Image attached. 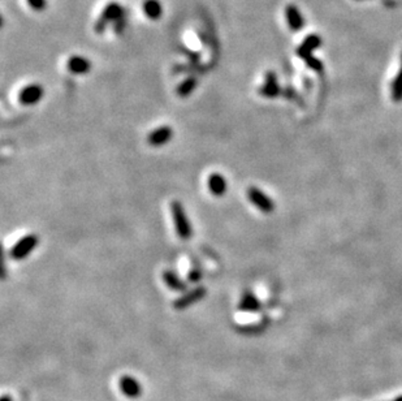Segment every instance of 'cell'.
I'll use <instances>...</instances> for the list:
<instances>
[{"label": "cell", "mask_w": 402, "mask_h": 401, "mask_svg": "<svg viewBox=\"0 0 402 401\" xmlns=\"http://www.w3.org/2000/svg\"><path fill=\"white\" fill-rule=\"evenodd\" d=\"M239 308L241 310H245V312H255V310L260 308V304L255 296H253L251 293H245L242 296Z\"/></svg>", "instance_id": "15"}, {"label": "cell", "mask_w": 402, "mask_h": 401, "mask_svg": "<svg viewBox=\"0 0 402 401\" xmlns=\"http://www.w3.org/2000/svg\"><path fill=\"white\" fill-rule=\"evenodd\" d=\"M44 90L38 83H30L20 91L19 101L25 106L37 105L40 99L43 98Z\"/></svg>", "instance_id": "4"}, {"label": "cell", "mask_w": 402, "mask_h": 401, "mask_svg": "<svg viewBox=\"0 0 402 401\" xmlns=\"http://www.w3.org/2000/svg\"><path fill=\"white\" fill-rule=\"evenodd\" d=\"M38 242H39V240H38V237L35 235L24 236L10 250L11 258L15 261L25 260L26 257L30 256L31 252L37 247Z\"/></svg>", "instance_id": "2"}, {"label": "cell", "mask_w": 402, "mask_h": 401, "mask_svg": "<svg viewBox=\"0 0 402 401\" xmlns=\"http://www.w3.org/2000/svg\"><path fill=\"white\" fill-rule=\"evenodd\" d=\"M319 44H320V38L316 37V35H310L309 38L305 39L302 46L298 48V56H301L303 59H306V58L311 56L310 54L313 53L314 49L318 48Z\"/></svg>", "instance_id": "13"}, {"label": "cell", "mask_w": 402, "mask_h": 401, "mask_svg": "<svg viewBox=\"0 0 402 401\" xmlns=\"http://www.w3.org/2000/svg\"><path fill=\"white\" fill-rule=\"evenodd\" d=\"M201 279L202 272L199 270H192L189 274V281H192V283H198V281H201Z\"/></svg>", "instance_id": "22"}, {"label": "cell", "mask_w": 402, "mask_h": 401, "mask_svg": "<svg viewBox=\"0 0 402 401\" xmlns=\"http://www.w3.org/2000/svg\"><path fill=\"white\" fill-rule=\"evenodd\" d=\"M306 63L310 68L315 69V71L322 69V64H320V62H319V60H316L315 58H313V56H309V58H306Z\"/></svg>", "instance_id": "21"}, {"label": "cell", "mask_w": 402, "mask_h": 401, "mask_svg": "<svg viewBox=\"0 0 402 401\" xmlns=\"http://www.w3.org/2000/svg\"><path fill=\"white\" fill-rule=\"evenodd\" d=\"M67 65H68L69 72L75 74H86L91 69V63L82 56H72Z\"/></svg>", "instance_id": "9"}, {"label": "cell", "mask_w": 402, "mask_h": 401, "mask_svg": "<svg viewBox=\"0 0 402 401\" xmlns=\"http://www.w3.org/2000/svg\"><path fill=\"white\" fill-rule=\"evenodd\" d=\"M392 98L393 101H396V102L402 101V69L399 71L398 76H397V78L394 80V82H393Z\"/></svg>", "instance_id": "17"}, {"label": "cell", "mask_w": 402, "mask_h": 401, "mask_svg": "<svg viewBox=\"0 0 402 401\" xmlns=\"http://www.w3.org/2000/svg\"><path fill=\"white\" fill-rule=\"evenodd\" d=\"M142 10L150 20H159L163 13V7L159 0H145L142 4Z\"/></svg>", "instance_id": "11"}, {"label": "cell", "mask_w": 402, "mask_h": 401, "mask_svg": "<svg viewBox=\"0 0 402 401\" xmlns=\"http://www.w3.org/2000/svg\"><path fill=\"white\" fill-rule=\"evenodd\" d=\"M246 195H248L249 201L254 206L257 207L258 210H260L263 214H271L275 210V204L273 201L264 193L260 190L257 186H250L246 190Z\"/></svg>", "instance_id": "3"}, {"label": "cell", "mask_w": 402, "mask_h": 401, "mask_svg": "<svg viewBox=\"0 0 402 401\" xmlns=\"http://www.w3.org/2000/svg\"><path fill=\"white\" fill-rule=\"evenodd\" d=\"M113 30L118 33V34H121L123 31H124L125 26H127V19H125V16H123V17H120V19H118L116 21H113Z\"/></svg>", "instance_id": "20"}, {"label": "cell", "mask_w": 402, "mask_h": 401, "mask_svg": "<svg viewBox=\"0 0 402 401\" xmlns=\"http://www.w3.org/2000/svg\"><path fill=\"white\" fill-rule=\"evenodd\" d=\"M28 3L35 11H44L47 7V0H28Z\"/></svg>", "instance_id": "19"}, {"label": "cell", "mask_w": 402, "mask_h": 401, "mask_svg": "<svg viewBox=\"0 0 402 401\" xmlns=\"http://www.w3.org/2000/svg\"><path fill=\"white\" fill-rule=\"evenodd\" d=\"M285 16H286V21H288L289 28H291L292 30H300V29L303 26L302 16H301L297 7L293 6V4L286 7V10H285Z\"/></svg>", "instance_id": "10"}, {"label": "cell", "mask_w": 402, "mask_h": 401, "mask_svg": "<svg viewBox=\"0 0 402 401\" xmlns=\"http://www.w3.org/2000/svg\"><path fill=\"white\" fill-rule=\"evenodd\" d=\"M206 296V288L204 287H198L195 289L190 290L186 294H184L183 297H180L179 299L175 301V308L176 309H185L188 306H190L192 304L197 303V301H201L203 297Z\"/></svg>", "instance_id": "7"}, {"label": "cell", "mask_w": 402, "mask_h": 401, "mask_svg": "<svg viewBox=\"0 0 402 401\" xmlns=\"http://www.w3.org/2000/svg\"><path fill=\"white\" fill-rule=\"evenodd\" d=\"M259 93L266 98H275L280 93V87L277 85V78L273 72H268L266 74V82L259 89Z\"/></svg>", "instance_id": "8"}, {"label": "cell", "mask_w": 402, "mask_h": 401, "mask_svg": "<svg viewBox=\"0 0 402 401\" xmlns=\"http://www.w3.org/2000/svg\"><path fill=\"white\" fill-rule=\"evenodd\" d=\"M207 185L211 194L215 195V197H223L226 193V189H228L225 177L221 173H211L207 180Z\"/></svg>", "instance_id": "6"}, {"label": "cell", "mask_w": 402, "mask_h": 401, "mask_svg": "<svg viewBox=\"0 0 402 401\" xmlns=\"http://www.w3.org/2000/svg\"><path fill=\"white\" fill-rule=\"evenodd\" d=\"M163 281L165 283L167 287L170 288V289L179 290V292L186 289L185 281L181 280V279L177 276L176 272L172 271V270H167V271L163 272Z\"/></svg>", "instance_id": "12"}, {"label": "cell", "mask_w": 402, "mask_h": 401, "mask_svg": "<svg viewBox=\"0 0 402 401\" xmlns=\"http://www.w3.org/2000/svg\"><path fill=\"white\" fill-rule=\"evenodd\" d=\"M109 21L107 19H104L102 15H100V17L95 21V24H94V30L98 33V34H102V33H104L105 29H107V26H108Z\"/></svg>", "instance_id": "18"}, {"label": "cell", "mask_w": 402, "mask_h": 401, "mask_svg": "<svg viewBox=\"0 0 402 401\" xmlns=\"http://www.w3.org/2000/svg\"><path fill=\"white\" fill-rule=\"evenodd\" d=\"M102 16L104 19L108 20L109 22L116 21V20L124 16V10H123V7L120 4L116 3V2H112L103 10Z\"/></svg>", "instance_id": "14"}, {"label": "cell", "mask_w": 402, "mask_h": 401, "mask_svg": "<svg viewBox=\"0 0 402 401\" xmlns=\"http://www.w3.org/2000/svg\"><path fill=\"white\" fill-rule=\"evenodd\" d=\"M170 211H172V219H174L175 228H176L179 237L181 240H190L193 236V227L186 215L183 204L180 201H174L170 204Z\"/></svg>", "instance_id": "1"}, {"label": "cell", "mask_w": 402, "mask_h": 401, "mask_svg": "<svg viewBox=\"0 0 402 401\" xmlns=\"http://www.w3.org/2000/svg\"><path fill=\"white\" fill-rule=\"evenodd\" d=\"M172 137H174L172 128L168 127V125H163V127H159L158 129L152 130L147 137V141L154 147H160V146L168 143L172 139Z\"/></svg>", "instance_id": "5"}, {"label": "cell", "mask_w": 402, "mask_h": 401, "mask_svg": "<svg viewBox=\"0 0 402 401\" xmlns=\"http://www.w3.org/2000/svg\"><path fill=\"white\" fill-rule=\"evenodd\" d=\"M195 87H197V80H195L194 77L186 78L184 82L180 83L179 87H177L176 90V93L179 94L181 98H186V96H189L193 91H194Z\"/></svg>", "instance_id": "16"}]
</instances>
